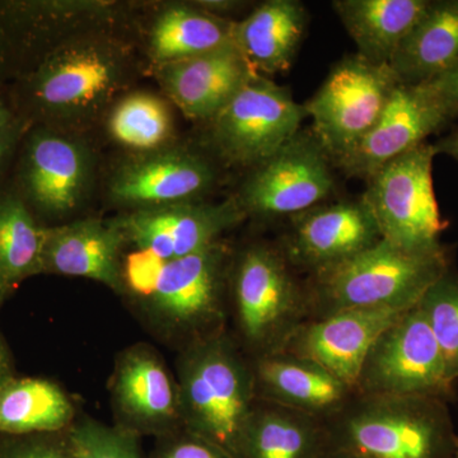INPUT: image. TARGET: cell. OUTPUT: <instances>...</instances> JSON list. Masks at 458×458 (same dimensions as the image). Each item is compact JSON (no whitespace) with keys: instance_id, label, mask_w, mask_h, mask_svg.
Here are the masks:
<instances>
[{"instance_id":"41","label":"cell","mask_w":458,"mask_h":458,"mask_svg":"<svg viewBox=\"0 0 458 458\" xmlns=\"http://www.w3.org/2000/svg\"><path fill=\"white\" fill-rule=\"evenodd\" d=\"M5 302V297L3 295L2 291H0V306Z\"/></svg>"},{"instance_id":"14","label":"cell","mask_w":458,"mask_h":458,"mask_svg":"<svg viewBox=\"0 0 458 458\" xmlns=\"http://www.w3.org/2000/svg\"><path fill=\"white\" fill-rule=\"evenodd\" d=\"M236 198L199 200L126 212L113 218L126 246L167 262L197 254L246 221Z\"/></svg>"},{"instance_id":"25","label":"cell","mask_w":458,"mask_h":458,"mask_svg":"<svg viewBox=\"0 0 458 458\" xmlns=\"http://www.w3.org/2000/svg\"><path fill=\"white\" fill-rule=\"evenodd\" d=\"M430 0H335L331 3L358 54L388 64Z\"/></svg>"},{"instance_id":"24","label":"cell","mask_w":458,"mask_h":458,"mask_svg":"<svg viewBox=\"0 0 458 458\" xmlns=\"http://www.w3.org/2000/svg\"><path fill=\"white\" fill-rule=\"evenodd\" d=\"M327 451L324 421L256 400L238 442L237 458H319Z\"/></svg>"},{"instance_id":"22","label":"cell","mask_w":458,"mask_h":458,"mask_svg":"<svg viewBox=\"0 0 458 458\" xmlns=\"http://www.w3.org/2000/svg\"><path fill=\"white\" fill-rule=\"evenodd\" d=\"M250 358V357H249ZM256 400L325 421L357 393L318 363L285 351L250 358Z\"/></svg>"},{"instance_id":"19","label":"cell","mask_w":458,"mask_h":458,"mask_svg":"<svg viewBox=\"0 0 458 458\" xmlns=\"http://www.w3.org/2000/svg\"><path fill=\"white\" fill-rule=\"evenodd\" d=\"M152 69L165 95L186 117L207 123L255 74L234 42L221 49Z\"/></svg>"},{"instance_id":"10","label":"cell","mask_w":458,"mask_h":458,"mask_svg":"<svg viewBox=\"0 0 458 458\" xmlns=\"http://www.w3.org/2000/svg\"><path fill=\"white\" fill-rule=\"evenodd\" d=\"M309 117L291 89L255 73L209 123V146L225 164L254 168L301 131Z\"/></svg>"},{"instance_id":"21","label":"cell","mask_w":458,"mask_h":458,"mask_svg":"<svg viewBox=\"0 0 458 458\" xmlns=\"http://www.w3.org/2000/svg\"><path fill=\"white\" fill-rule=\"evenodd\" d=\"M125 247L113 219L87 218L45 227L42 274L95 280L122 295Z\"/></svg>"},{"instance_id":"7","label":"cell","mask_w":458,"mask_h":458,"mask_svg":"<svg viewBox=\"0 0 458 458\" xmlns=\"http://www.w3.org/2000/svg\"><path fill=\"white\" fill-rule=\"evenodd\" d=\"M433 144L412 148L366 180L361 200L369 208L382 240L410 251L442 246L443 221L433 186Z\"/></svg>"},{"instance_id":"42","label":"cell","mask_w":458,"mask_h":458,"mask_svg":"<svg viewBox=\"0 0 458 458\" xmlns=\"http://www.w3.org/2000/svg\"><path fill=\"white\" fill-rule=\"evenodd\" d=\"M454 458H458V442H457L456 452H454Z\"/></svg>"},{"instance_id":"28","label":"cell","mask_w":458,"mask_h":458,"mask_svg":"<svg viewBox=\"0 0 458 458\" xmlns=\"http://www.w3.org/2000/svg\"><path fill=\"white\" fill-rule=\"evenodd\" d=\"M233 21L214 16L195 3L167 5L157 14L148 32L150 66L221 49L233 42Z\"/></svg>"},{"instance_id":"13","label":"cell","mask_w":458,"mask_h":458,"mask_svg":"<svg viewBox=\"0 0 458 458\" xmlns=\"http://www.w3.org/2000/svg\"><path fill=\"white\" fill-rule=\"evenodd\" d=\"M276 242L298 274L324 273L351 260L382 240L369 208L361 199L322 203L288 218Z\"/></svg>"},{"instance_id":"26","label":"cell","mask_w":458,"mask_h":458,"mask_svg":"<svg viewBox=\"0 0 458 458\" xmlns=\"http://www.w3.org/2000/svg\"><path fill=\"white\" fill-rule=\"evenodd\" d=\"M458 63V0H430L390 66L399 83H428Z\"/></svg>"},{"instance_id":"3","label":"cell","mask_w":458,"mask_h":458,"mask_svg":"<svg viewBox=\"0 0 458 458\" xmlns=\"http://www.w3.org/2000/svg\"><path fill=\"white\" fill-rule=\"evenodd\" d=\"M450 269L447 246L410 251L381 240L351 260L304 278L307 321L352 310L408 311Z\"/></svg>"},{"instance_id":"6","label":"cell","mask_w":458,"mask_h":458,"mask_svg":"<svg viewBox=\"0 0 458 458\" xmlns=\"http://www.w3.org/2000/svg\"><path fill=\"white\" fill-rule=\"evenodd\" d=\"M174 375L182 427L237 457L256 396L250 358L229 330L177 352Z\"/></svg>"},{"instance_id":"39","label":"cell","mask_w":458,"mask_h":458,"mask_svg":"<svg viewBox=\"0 0 458 458\" xmlns=\"http://www.w3.org/2000/svg\"><path fill=\"white\" fill-rule=\"evenodd\" d=\"M17 119L11 113V110L5 106L4 102L0 99V132L7 131L13 123H16Z\"/></svg>"},{"instance_id":"1","label":"cell","mask_w":458,"mask_h":458,"mask_svg":"<svg viewBox=\"0 0 458 458\" xmlns=\"http://www.w3.org/2000/svg\"><path fill=\"white\" fill-rule=\"evenodd\" d=\"M131 45L114 29L65 42L23 77L32 117L54 131L78 134L123 95L135 72Z\"/></svg>"},{"instance_id":"29","label":"cell","mask_w":458,"mask_h":458,"mask_svg":"<svg viewBox=\"0 0 458 458\" xmlns=\"http://www.w3.org/2000/svg\"><path fill=\"white\" fill-rule=\"evenodd\" d=\"M44 233L25 200L0 198V291L5 300L23 280L42 274Z\"/></svg>"},{"instance_id":"4","label":"cell","mask_w":458,"mask_h":458,"mask_svg":"<svg viewBox=\"0 0 458 458\" xmlns=\"http://www.w3.org/2000/svg\"><path fill=\"white\" fill-rule=\"evenodd\" d=\"M447 403L355 393L324 421L327 450L360 458H454L458 436Z\"/></svg>"},{"instance_id":"30","label":"cell","mask_w":458,"mask_h":458,"mask_svg":"<svg viewBox=\"0 0 458 458\" xmlns=\"http://www.w3.org/2000/svg\"><path fill=\"white\" fill-rule=\"evenodd\" d=\"M106 129L114 143L131 155H143L171 146L174 122L165 98L137 90L125 93L111 106Z\"/></svg>"},{"instance_id":"34","label":"cell","mask_w":458,"mask_h":458,"mask_svg":"<svg viewBox=\"0 0 458 458\" xmlns=\"http://www.w3.org/2000/svg\"><path fill=\"white\" fill-rule=\"evenodd\" d=\"M149 458H237L203 436L180 428L156 439Z\"/></svg>"},{"instance_id":"8","label":"cell","mask_w":458,"mask_h":458,"mask_svg":"<svg viewBox=\"0 0 458 458\" xmlns=\"http://www.w3.org/2000/svg\"><path fill=\"white\" fill-rule=\"evenodd\" d=\"M397 84L390 65L349 54L333 65L318 92L304 102L311 131L334 167L375 126Z\"/></svg>"},{"instance_id":"18","label":"cell","mask_w":458,"mask_h":458,"mask_svg":"<svg viewBox=\"0 0 458 458\" xmlns=\"http://www.w3.org/2000/svg\"><path fill=\"white\" fill-rule=\"evenodd\" d=\"M405 312L391 309L352 310L309 319L298 327L283 351L316 361L355 388L370 346Z\"/></svg>"},{"instance_id":"32","label":"cell","mask_w":458,"mask_h":458,"mask_svg":"<svg viewBox=\"0 0 458 458\" xmlns=\"http://www.w3.org/2000/svg\"><path fill=\"white\" fill-rule=\"evenodd\" d=\"M74 458H149L140 437L81 414L66 432Z\"/></svg>"},{"instance_id":"5","label":"cell","mask_w":458,"mask_h":458,"mask_svg":"<svg viewBox=\"0 0 458 458\" xmlns=\"http://www.w3.org/2000/svg\"><path fill=\"white\" fill-rule=\"evenodd\" d=\"M228 330L247 357L270 354L307 321L304 279L276 242L254 241L232 254Z\"/></svg>"},{"instance_id":"23","label":"cell","mask_w":458,"mask_h":458,"mask_svg":"<svg viewBox=\"0 0 458 458\" xmlns=\"http://www.w3.org/2000/svg\"><path fill=\"white\" fill-rule=\"evenodd\" d=\"M307 23L303 3L267 0L234 22L233 42L255 73H283L293 64Z\"/></svg>"},{"instance_id":"12","label":"cell","mask_w":458,"mask_h":458,"mask_svg":"<svg viewBox=\"0 0 458 458\" xmlns=\"http://www.w3.org/2000/svg\"><path fill=\"white\" fill-rule=\"evenodd\" d=\"M108 394L114 426L140 438L157 439L182 428L176 375L150 344L117 352Z\"/></svg>"},{"instance_id":"38","label":"cell","mask_w":458,"mask_h":458,"mask_svg":"<svg viewBox=\"0 0 458 458\" xmlns=\"http://www.w3.org/2000/svg\"><path fill=\"white\" fill-rule=\"evenodd\" d=\"M433 146L436 148L437 155L442 153V155L450 156L451 158L458 162V129L450 132L447 137L437 140Z\"/></svg>"},{"instance_id":"37","label":"cell","mask_w":458,"mask_h":458,"mask_svg":"<svg viewBox=\"0 0 458 458\" xmlns=\"http://www.w3.org/2000/svg\"><path fill=\"white\" fill-rule=\"evenodd\" d=\"M16 376L13 354L4 336L0 333V387Z\"/></svg>"},{"instance_id":"9","label":"cell","mask_w":458,"mask_h":458,"mask_svg":"<svg viewBox=\"0 0 458 458\" xmlns=\"http://www.w3.org/2000/svg\"><path fill=\"white\" fill-rule=\"evenodd\" d=\"M454 386L438 340L417 304L377 337L361 364L355 390L450 403L456 396Z\"/></svg>"},{"instance_id":"11","label":"cell","mask_w":458,"mask_h":458,"mask_svg":"<svg viewBox=\"0 0 458 458\" xmlns=\"http://www.w3.org/2000/svg\"><path fill=\"white\" fill-rule=\"evenodd\" d=\"M334 164L311 129L251 168L236 195L246 218H291L322 204L335 191Z\"/></svg>"},{"instance_id":"15","label":"cell","mask_w":458,"mask_h":458,"mask_svg":"<svg viewBox=\"0 0 458 458\" xmlns=\"http://www.w3.org/2000/svg\"><path fill=\"white\" fill-rule=\"evenodd\" d=\"M454 122L436 90L428 83H399L369 134L335 167L355 179L369 180L382 165Z\"/></svg>"},{"instance_id":"27","label":"cell","mask_w":458,"mask_h":458,"mask_svg":"<svg viewBox=\"0 0 458 458\" xmlns=\"http://www.w3.org/2000/svg\"><path fill=\"white\" fill-rule=\"evenodd\" d=\"M81 412L62 385L44 377H13L0 387V434L64 433Z\"/></svg>"},{"instance_id":"16","label":"cell","mask_w":458,"mask_h":458,"mask_svg":"<svg viewBox=\"0 0 458 458\" xmlns=\"http://www.w3.org/2000/svg\"><path fill=\"white\" fill-rule=\"evenodd\" d=\"M218 174L207 157L186 147L168 146L131 155L114 172L108 192L128 212L203 200Z\"/></svg>"},{"instance_id":"20","label":"cell","mask_w":458,"mask_h":458,"mask_svg":"<svg viewBox=\"0 0 458 458\" xmlns=\"http://www.w3.org/2000/svg\"><path fill=\"white\" fill-rule=\"evenodd\" d=\"M128 8L123 3L105 0L3 3L0 33L20 31L16 38L38 53L36 66L51 51L78 36L114 29L128 17Z\"/></svg>"},{"instance_id":"36","label":"cell","mask_w":458,"mask_h":458,"mask_svg":"<svg viewBox=\"0 0 458 458\" xmlns=\"http://www.w3.org/2000/svg\"><path fill=\"white\" fill-rule=\"evenodd\" d=\"M25 128V123L17 120L16 123H13L7 131L0 132V170L7 162L11 153L13 152L14 147H16L17 141L20 140Z\"/></svg>"},{"instance_id":"33","label":"cell","mask_w":458,"mask_h":458,"mask_svg":"<svg viewBox=\"0 0 458 458\" xmlns=\"http://www.w3.org/2000/svg\"><path fill=\"white\" fill-rule=\"evenodd\" d=\"M0 458H74L64 433L0 434Z\"/></svg>"},{"instance_id":"40","label":"cell","mask_w":458,"mask_h":458,"mask_svg":"<svg viewBox=\"0 0 458 458\" xmlns=\"http://www.w3.org/2000/svg\"><path fill=\"white\" fill-rule=\"evenodd\" d=\"M319 458H360L352 456V454H344V452L327 450Z\"/></svg>"},{"instance_id":"35","label":"cell","mask_w":458,"mask_h":458,"mask_svg":"<svg viewBox=\"0 0 458 458\" xmlns=\"http://www.w3.org/2000/svg\"><path fill=\"white\" fill-rule=\"evenodd\" d=\"M428 84L436 90L451 119H458V63Z\"/></svg>"},{"instance_id":"2","label":"cell","mask_w":458,"mask_h":458,"mask_svg":"<svg viewBox=\"0 0 458 458\" xmlns=\"http://www.w3.org/2000/svg\"><path fill=\"white\" fill-rule=\"evenodd\" d=\"M233 247L218 241L164 262L144 293L126 300L159 343L180 352L228 330V276Z\"/></svg>"},{"instance_id":"31","label":"cell","mask_w":458,"mask_h":458,"mask_svg":"<svg viewBox=\"0 0 458 458\" xmlns=\"http://www.w3.org/2000/svg\"><path fill=\"white\" fill-rule=\"evenodd\" d=\"M438 340L448 372L458 381V271L437 280L418 303Z\"/></svg>"},{"instance_id":"17","label":"cell","mask_w":458,"mask_h":458,"mask_svg":"<svg viewBox=\"0 0 458 458\" xmlns=\"http://www.w3.org/2000/svg\"><path fill=\"white\" fill-rule=\"evenodd\" d=\"M92 150L80 138L41 126L23 153L21 182L27 203L47 218H64L83 204L92 182Z\"/></svg>"}]
</instances>
